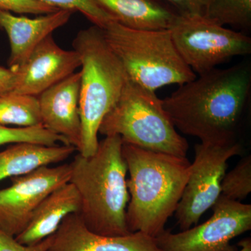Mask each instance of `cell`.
I'll list each match as a JSON object with an SVG mask.
<instances>
[{
    "instance_id": "cell-25",
    "label": "cell",
    "mask_w": 251,
    "mask_h": 251,
    "mask_svg": "<svg viewBox=\"0 0 251 251\" xmlns=\"http://www.w3.org/2000/svg\"><path fill=\"white\" fill-rule=\"evenodd\" d=\"M179 15L205 14L212 0H164Z\"/></svg>"
},
{
    "instance_id": "cell-5",
    "label": "cell",
    "mask_w": 251,
    "mask_h": 251,
    "mask_svg": "<svg viewBox=\"0 0 251 251\" xmlns=\"http://www.w3.org/2000/svg\"><path fill=\"white\" fill-rule=\"evenodd\" d=\"M102 30L128 79L147 90L155 92L197 77L180 56L170 29H132L112 21Z\"/></svg>"
},
{
    "instance_id": "cell-18",
    "label": "cell",
    "mask_w": 251,
    "mask_h": 251,
    "mask_svg": "<svg viewBox=\"0 0 251 251\" xmlns=\"http://www.w3.org/2000/svg\"><path fill=\"white\" fill-rule=\"evenodd\" d=\"M42 125L37 97L11 93L0 95V125Z\"/></svg>"
},
{
    "instance_id": "cell-16",
    "label": "cell",
    "mask_w": 251,
    "mask_h": 251,
    "mask_svg": "<svg viewBox=\"0 0 251 251\" xmlns=\"http://www.w3.org/2000/svg\"><path fill=\"white\" fill-rule=\"evenodd\" d=\"M116 22L145 30L171 29L179 14L161 0H94Z\"/></svg>"
},
{
    "instance_id": "cell-9",
    "label": "cell",
    "mask_w": 251,
    "mask_h": 251,
    "mask_svg": "<svg viewBox=\"0 0 251 251\" xmlns=\"http://www.w3.org/2000/svg\"><path fill=\"white\" fill-rule=\"evenodd\" d=\"M213 214L202 224L172 233L165 230L156 237L163 251H236L234 238L251 229V205L221 195L212 206Z\"/></svg>"
},
{
    "instance_id": "cell-12",
    "label": "cell",
    "mask_w": 251,
    "mask_h": 251,
    "mask_svg": "<svg viewBox=\"0 0 251 251\" xmlns=\"http://www.w3.org/2000/svg\"><path fill=\"white\" fill-rule=\"evenodd\" d=\"M81 73L74 72L37 96L41 124L80 151Z\"/></svg>"
},
{
    "instance_id": "cell-15",
    "label": "cell",
    "mask_w": 251,
    "mask_h": 251,
    "mask_svg": "<svg viewBox=\"0 0 251 251\" xmlns=\"http://www.w3.org/2000/svg\"><path fill=\"white\" fill-rule=\"evenodd\" d=\"M80 198L75 186L69 182L46 196L37 206L25 229L16 236L23 245H34L55 233L63 220L78 213Z\"/></svg>"
},
{
    "instance_id": "cell-10",
    "label": "cell",
    "mask_w": 251,
    "mask_h": 251,
    "mask_svg": "<svg viewBox=\"0 0 251 251\" xmlns=\"http://www.w3.org/2000/svg\"><path fill=\"white\" fill-rule=\"evenodd\" d=\"M70 163L42 166L11 178L9 187L0 189V230L16 237L25 229L43 200L69 182Z\"/></svg>"
},
{
    "instance_id": "cell-8",
    "label": "cell",
    "mask_w": 251,
    "mask_h": 251,
    "mask_svg": "<svg viewBox=\"0 0 251 251\" xmlns=\"http://www.w3.org/2000/svg\"><path fill=\"white\" fill-rule=\"evenodd\" d=\"M242 152L237 141L228 144L202 143L195 146V160L176 211L175 217L181 231L198 224L221 195V185L227 161Z\"/></svg>"
},
{
    "instance_id": "cell-20",
    "label": "cell",
    "mask_w": 251,
    "mask_h": 251,
    "mask_svg": "<svg viewBox=\"0 0 251 251\" xmlns=\"http://www.w3.org/2000/svg\"><path fill=\"white\" fill-rule=\"evenodd\" d=\"M21 143L39 144L46 146L59 144L69 145L64 137L50 131L43 125L28 127L0 125V146Z\"/></svg>"
},
{
    "instance_id": "cell-13",
    "label": "cell",
    "mask_w": 251,
    "mask_h": 251,
    "mask_svg": "<svg viewBox=\"0 0 251 251\" xmlns=\"http://www.w3.org/2000/svg\"><path fill=\"white\" fill-rule=\"evenodd\" d=\"M47 251H163L156 238L141 232L123 236L94 233L86 227L78 213L67 216L53 234Z\"/></svg>"
},
{
    "instance_id": "cell-11",
    "label": "cell",
    "mask_w": 251,
    "mask_h": 251,
    "mask_svg": "<svg viewBox=\"0 0 251 251\" xmlns=\"http://www.w3.org/2000/svg\"><path fill=\"white\" fill-rule=\"evenodd\" d=\"M80 66L76 51L62 49L50 34L36 46L16 70L18 80L14 93L37 97L74 74Z\"/></svg>"
},
{
    "instance_id": "cell-17",
    "label": "cell",
    "mask_w": 251,
    "mask_h": 251,
    "mask_svg": "<svg viewBox=\"0 0 251 251\" xmlns=\"http://www.w3.org/2000/svg\"><path fill=\"white\" fill-rule=\"evenodd\" d=\"M76 149L70 145L46 146L39 144H11L0 151V181L27 174L42 166L67 160Z\"/></svg>"
},
{
    "instance_id": "cell-3",
    "label": "cell",
    "mask_w": 251,
    "mask_h": 251,
    "mask_svg": "<svg viewBox=\"0 0 251 251\" xmlns=\"http://www.w3.org/2000/svg\"><path fill=\"white\" fill-rule=\"evenodd\" d=\"M120 135L105 136L94 154L80 153L70 163L69 182L80 198L78 214L90 231L101 235L123 236L131 233L126 219L129 193L128 173L122 154Z\"/></svg>"
},
{
    "instance_id": "cell-23",
    "label": "cell",
    "mask_w": 251,
    "mask_h": 251,
    "mask_svg": "<svg viewBox=\"0 0 251 251\" xmlns=\"http://www.w3.org/2000/svg\"><path fill=\"white\" fill-rule=\"evenodd\" d=\"M0 10L20 14L45 15L59 9L39 0H0Z\"/></svg>"
},
{
    "instance_id": "cell-27",
    "label": "cell",
    "mask_w": 251,
    "mask_h": 251,
    "mask_svg": "<svg viewBox=\"0 0 251 251\" xmlns=\"http://www.w3.org/2000/svg\"><path fill=\"white\" fill-rule=\"evenodd\" d=\"M238 245L240 247V250L238 251H251V240L250 238H247L241 241Z\"/></svg>"
},
{
    "instance_id": "cell-19",
    "label": "cell",
    "mask_w": 251,
    "mask_h": 251,
    "mask_svg": "<svg viewBox=\"0 0 251 251\" xmlns=\"http://www.w3.org/2000/svg\"><path fill=\"white\" fill-rule=\"evenodd\" d=\"M204 16L224 27L249 28L251 25V0H212Z\"/></svg>"
},
{
    "instance_id": "cell-6",
    "label": "cell",
    "mask_w": 251,
    "mask_h": 251,
    "mask_svg": "<svg viewBox=\"0 0 251 251\" xmlns=\"http://www.w3.org/2000/svg\"><path fill=\"white\" fill-rule=\"evenodd\" d=\"M99 133L120 135L124 143L156 152L180 157L188 153L187 140L176 131L161 99L129 79Z\"/></svg>"
},
{
    "instance_id": "cell-14",
    "label": "cell",
    "mask_w": 251,
    "mask_h": 251,
    "mask_svg": "<svg viewBox=\"0 0 251 251\" xmlns=\"http://www.w3.org/2000/svg\"><path fill=\"white\" fill-rule=\"evenodd\" d=\"M74 13L71 10L59 9L29 18L0 10V29L6 31L11 47L9 68L17 70L36 46L56 29L65 25Z\"/></svg>"
},
{
    "instance_id": "cell-2",
    "label": "cell",
    "mask_w": 251,
    "mask_h": 251,
    "mask_svg": "<svg viewBox=\"0 0 251 251\" xmlns=\"http://www.w3.org/2000/svg\"><path fill=\"white\" fill-rule=\"evenodd\" d=\"M129 178L126 219L130 232L156 238L166 229L187 183L191 163L186 157L122 145Z\"/></svg>"
},
{
    "instance_id": "cell-7",
    "label": "cell",
    "mask_w": 251,
    "mask_h": 251,
    "mask_svg": "<svg viewBox=\"0 0 251 251\" xmlns=\"http://www.w3.org/2000/svg\"><path fill=\"white\" fill-rule=\"evenodd\" d=\"M170 31L181 58L199 75L234 57L251 52L249 36L202 15H179Z\"/></svg>"
},
{
    "instance_id": "cell-1",
    "label": "cell",
    "mask_w": 251,
    "mask_h": 251,
    "mask_svg": "<svg viewBox=\"0 0 251 251\" xmlns=\"http://www.w3.org/2000/svg\"><path fill=\"white\" fill-rule=\"evenodd\" d=\"M251 70L249 64L213 69L179 85L163 106L175 128L202 143L228 144L236 135L249 102Z\"/></svg>"
},
{
    "instance_id": "cell-26",
    "label": "cell",
    "mask_w": 251,
    "mask_h": 251,
    "mask_svg": "<svg viewBox=\"0 0 251 251\" xmlns=\"http://www.w3.org/2000/svg\"><path fill=\"white\" fill-rule=\"evenodd\" d=\"M17 80L16 71L0 66V95L14 93Z\"/></svg>"
},
{
    "instance_id": "cell-22",
    "label": "cell",
    "mask_w": 251,
    "mask_h": 251,
    "mask_svg": "<svg viewBox=\"0 0 251 251\" xmlns=\"http://www.w3.org/2000/svg\"><path fill=\"white\" fill-rule=\"evenodd\" d=\"M58 9L71 10L80 12L94 25L104 29L109 23L115 21L94 0H39Z\"/></svg>"
},
{
    "instance_id": "cell-21",
    "label": "cell",
    "mask_w": 251,
    "mask_h": 251,
    "mask_svg": "<svg viewBox=\"0 0 251 251\" xmlns=\"http://www.w3.org/2000/svg\"><path fill=\"white\" fill-rule=\"evenodd\" d=\"M221 195L230 200L245 199L251 192V156L244 157L232 171L225 174Z\"/></svg>"
},
{
    "instance_id": "cell-4",
    "label": "cell",
    "mask_w": 251,
    "mask_h": 251,
    "mask_svg": "<svg viewBox=\"0 0 251 251\" xmlns=\"http://www.w3.org/2000/svg\"><path fill=\"white\" fill-rule=\"evenodd\" d=\"M81 61L80 113L82 147L79 153L90 156L98 149L99 127L117 103L128 75L112 52L101 28L93 25L77 33L73 42Z\"/></svg>"
},
{
    "instance_id": "cell-24",
    "label": "cell",
    "mask_w": 251,
    "mask_h": 251,
    "mask_svg": "<svg viewBox=\"0 0 251 251\" xmlns=\"http://www.w3.org/2000/svg\"><path fill=\"white\" fill-rule=\"evenodd\" d=\"M53 240V234L34 245H23L16 238L0 230V251H47Z\"/></svg>"
}]
</instances>
